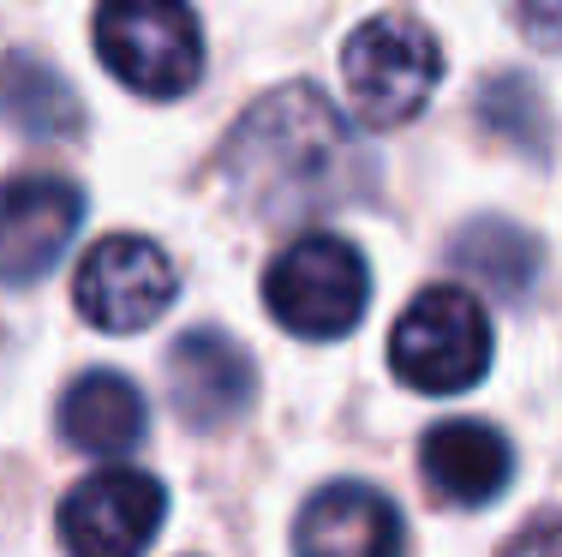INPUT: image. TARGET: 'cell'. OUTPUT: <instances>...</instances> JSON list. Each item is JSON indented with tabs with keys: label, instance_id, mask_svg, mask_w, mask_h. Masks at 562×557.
Returning a JSON list of instances; mask_svg holds the SVG:
<instances>
[{
	"label": "cell",
	"instance_id": "3",
	"mask_svg": "<svg viewBox=\"0 0 562 557\" xmlns=\"http://www.w3.org/2000/svg\"><path fill=\"white\" fill-rule=\"evenodd\" d=\"M371 300V270L359 246L341 234H300L281 258L263 270V307L281 330L305 342H329L366 318Z\"/></svg>",
	"mask_w": 562,
	"mask_h": 557
},
{
	"label": "cell",
	"instance_id": "17",
	"mask_svg": "<svg viewBox=\"0 0 562 557\" xmlns=\"http://www.w3.org/2000/svg\"><path fill=\"white\" fill-rule=\"evenodd\" d=\"M503 557H562V515H544V522L520 527Z\"/></svg>",
	"mask_w": 562,
	"mask_h": 557
},
{
	"label": "cell",
	"instance_id": "14",
	"mask_svg": "<svg viewBox=\"0 0 562 557\" xmlns=\"http://www.w3.org/2000/svg\"><path fill=\"white\" fill-rule=\"evenodd\" d=\"M449 264L467 270L479 288H491V294L520 300L532 288V276H539V241L503 216H479L449 241Z\"/></svg>",
	"mask_w": 562,
	"mask_h": 557
},
{
	"label": "cell",
	"instance_id": "2",
	"mask_svg": "<svg viewBox=\"0 0 562 557\" xmlns=\"http://www.w3.org/2000/svg\"><path fill=\"white\" fill-rule=\"evenodd\" d=\"M97 55L126 90L150 102L186 97L204 73V36L186 0H102Z\"/></svg>",
	"mask_w": 562,
	"mask_h": 557
},
{
	"label": "cell",
	"instance_id": "15",
	"mask_svg": "<svg viewBox=\"0 0 562 557\" xmlns=\"http://www.w3.org/2000/svg\"><path fill=\"white\" fill-rule=\"evenodd\" d=\"M479 121L497 132V138H508V144H527L532 156L551 151V114H544V97L527 85V78H515V73H497L485 85V97H479Z\"/></svg>",
	"mask_w": 562,
	"mask_h": 557
},
{
	"label": "cell",
	"instance_id": "5",
	"mask_svg": "<svg viewBox=\"0 0 562 557\" xmlns=\"http://www.w3.org/2000/svg\"><path fill=\"white\" fill-rule=\"evenodd\" d=\"M401 383L425 396H461L491 366V318L467 288H425L390 336Z\"/></svg>",
	"mask_w": 562,
	"mask_h": 557
},
{
	"label": "cell",
	"instance_id": "8",
	"mask_svg": "<svg viewBox=\"0 0 562 557\" xmlns=\"http://www.w3.org/2000/svg\"><path fill=\"white\" fill-rule=\"evenodd\" d=\"M85 192L60 175H12L0 186V282L31 288L55 270L66 241L78 234Z\"/></svg>",
	"mask_w": 562,
	"mask_h": 557
},
{
	"label": "cell",
	"instance_id": "16",
	"mask_svg": "<svg viewBox=\"0 0 562 557\" xmlns=\"http://www.w3.org/2000/svg\"><path fill=\"white\" fill-rule=\"evenodd\" d=\"M515 19L539 48H562V0H515Z\"/></svg>",
	"mask_w": 562,
	"mask_h": 557
},
{
	"label": "cell",
	"instance_id": "13",
	"mask_svg": "<svg viewBox=\"0 0 562 557\" xmlns=\"http://www.w3.org/2000/svg\"><path fill=\"white\" fill-rule=\"evenodd\" d=\"M0 121L24 138H78L85 102L55 66H43L36 55H7L0 60Z\"/></svg>",
	"mask_w": 562,
	"mask_h": 557
},
{
	"label": "cell",
	"instance_id": "4",
	"mask_svg": "<svg viewBox=\"0 0 562 557\" xmlns=\"http://www.w3.org/2000/svg\"><path fill=\"white\" fill-rule=\"evenodd\" d=\"M341 78L353 109L371 126H401L431 102L437 78H443V48L407 12H383V19L359 24L341 48Z\"/></svg>",
	"mask_w": 562,
	"mask_h": 557
},
{
	"label": "cell",
	"instance_id": "10",
	"mask_svg": "<svg viewBox=\"0 0 562 557\" xmlns=\"http://www.w3.org/2000/svg\"><path fill=\"white\" fill-rule=\"evenodd\" d=\"M300 557H401V515L383 492L359 480H336L305 498L293 522Z\"/></svg>",
	"mask_w": 562,
	"mask_h": 557
},
{
	"label": "cell",
	"instance_id": "6",
	"mask_svg": "<svg viewBox=\"0 0 562 557\" xmlns=\"http://www.w3.org/2000/svg\"><path fill=\"white\" fill-rule=\"evenodd\" d=\"M168 492L144 468H97L60 503V546L72 557H138L156 539Z\"/></svg>",
	"mask_w": 562,
	"mask_h": 557
},
{
	"label": "cell",
	"instance_id": "9",
	"mask_svg": "<svg viewBox=\"0 0 562 557\" xmlns=\"http://www.w3.org/2000/svg\"><path fill=\"white\" fill-rule=\"evenodd\" d=\"M251 390H258V378H251V360L234 336H222V330H186L173 342L168 402L192 432H216L234 414H246Z\"/></svg>",
	"mask_w": 562,
	"mask_h": 557
},
{
	"label": "cell",
	"instance_id": "7",
	"mask_svg": "<svg viewBox=\"0 0 562 557\" xmlns=\"http://www.w3.org/2000/svg\"><path fill=\"white\" fill-rule=\"evenodd\" d=\"M173 294H180V276H173L168 252L144 241V234H109L78 264V282H72L78 312L109 336L156 324L173 307Z\"/></svg>",
	"mask_w": 562,
	"mask_h": 557
},
{
	"label": "cell",
	"instance_id": "11",
	"mask_svg": "<svg viewBox=\"0 0 562 557\" xmlns=\"http://www.w3.org/2000/svg\"><path fill=\"white\" fill-rule=\"evenodd\" d=\"M419 461H425V486H431L443 503H491L508 486L515 474V449L497 426L485 420H443V426L425 432L419 444Z\"/></svg>",
	"mask_w": 562,
	"mask_h": 557
},
{
	"label": "cell",
	"instance_id": "12",
	"mask_svg": "<svg viewBox=\"0 0 562 557\" xmlns=\"http://www.w3.org/2000/svg\"><path fill=\"white\" fill-rule=\"evenodd\" d=\"M144 426H150L144 396H138V383L120 378V371H85V378H72V390L60 396V437L78 456H97V461L132 456Z\"/></svg>",
	"mask_w": 562,
	"mask_h": 557
},
{
	"label": "cell",
	"instance_id": "1",
	"mask_svg": "<svg viewBox=\"0 0 562 557\" xmlns=\"http://www.w3.org/2000/svg\"><path fill=\"white\" fill-rule=\"evenodd\" d=\"M239 210L258 222H317L371 198L378 156L336 102L312 85L263 90L222 151Z\"/></svg>",
	"mask_w": 562,
	"mask_h": 557
}]
</instances>
